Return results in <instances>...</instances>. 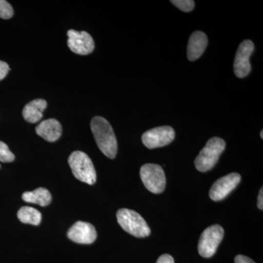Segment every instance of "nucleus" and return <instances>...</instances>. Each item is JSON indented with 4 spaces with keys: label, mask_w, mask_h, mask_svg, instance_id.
Returning a JSON list of instances; mask_svg holds the SVG:
<instances>
[{
    "label": "nucleus",
    "mask_w": 263,
    "mask_h": 263,
    "mask_svg": "<svg viewBox=\"0 0 263 263\" xmlns=\"http://www.w3.org/2000/svg\"><path fill=\"white\" fill-rule=\"evenodd\" d=\"M257 206L259 209L262 210L263 209V190L262 187L259 190L258 199H257Z\"/></svg>",
    "instance_id": "23"
},
{
    "label": "nucleus",
    "mask_w": 263,
    "mask_h": 263,
    "mask_svg": "<svg viewBox=\"0 0 263 263\" xmlns=\"http://www.w3.org/2000/svg\"><path fill=\"white\" fill-rule=\"evenodd\" d=\"M240 180L241 176L237 173H232L223 176L212 185L209 196L214 201L223 200L238 186Z\"/></svg>",
    "instance_id": "10"
},
{
    "label": "nucleus",
    "mask_w": 263,
    "mask_h": 263,
    "mask_svg": "<svg viewBox=\"0 0 263 263\" xmlns=\"http://www.w3.org/2000/svg\"><path fill=\"white\" fill-rule=\"evenodd\" d=\"M91 129L100 150L108 158H115L117 141L110 123L103 117H95L91 120Z\"/></svg>",
    "instance_id": "1"
},
{
    "label": "nucleus",
    "mask_w": 263,
    "mask_h": 263,
    "mask_svg": "<svg viewBox=\"0 0 263 263\" xmlns=\"http://www.w3.org/2000/svg\"><path fill=\"white\" fill-rule=\"evenodd\" d=\"M171 2L173 5L183 12L192 11L195 7V2L193 0H173Z\"/></svg>",
    "instance_id": "19"
},
{
    "label": "nucleus",
    "mask_w": 263,
    "mask_h": 263,
    "mask_svg": "<svg viewBox=\"0 0 263 263\" xmlns=\"http://www.w3.org/2000/svg\"><path fill=\"white\" fill-rule=\"evenodd\" d=\"M10 70L9 65L6 62L0 61V81L6 77Z\"/></svg>",
    "instance_id": "20"
},
{
    "label": "nucleus",
    "mask_w": 263,
    "mask_h": 263,
    "mask_svg": "<svg viewBox=\"0 0 263 263\" xmlns=\"http://www.w3.org/2000/svg\"><path fill=\"white\" fill-rule=\"evenodd\" d=\"M226 146V142L221 138L217 137L211 138L195 159V164L197 171L205 173L212 170L217 163Z\"/></svg>",
    "instance_id": "2"
},
{
    "label": "nucleus",
    "mask_w": 263,
    "mask_h": 263,
    "mask_svg": "<svg viewBox=\"0 0 263 263\" xmlns=\"http://www.w3.org/2000/svg\"><path fill=\"white\" fill-rule=\"evenodd\" d=\"M38 136L48 142L57 141L62 136V128L60 122L54 119H46L35 129Z\"/></svg>",
    "instance_id": "13"
},
{
    "label": "nucleus",
    "mask_w": 263,
    "mask_h": 263,
    "mask_svg": "<svg viewBox=\"0 0 263 263\" xmlns=\"http://www.w3.org/2000/svg\"><path fill=\"white\" fill-rule=\"evenodd\" d=\"M67 45L73 53L84 56L94 51V40L89 33L85 31L78 32L74 29H70L67 32Z\"/></svg>",
    "instance_id": "9"
},
{
    "label": "nucleus",
    "mask_w": 263,
    "mask_h": 263,
    "mask_svg": "<svg viewBox=\"0 0 263 263\" xmlns=\"http://www.w3.org/2000/svg\"><path fill=\"white\" fill-rule=\"evenodd\" d=\"M140 176L143 184L151 193H162L165 189V174L158 164H146L142 166Z\"/></svg>",
    "instance_id": "6"
},
{
    "label": "nucleus",
    "mask_w": 263,
    "mask_h": 263,
    "mask_svg": "<svg viewBox=\"0 0 263 263\" xmlns=\"http://www.w3.org/2000/svg\"><path fill=\"white\" fill-rule=\"evenodd\" d=\"M175 138V131L169 126L153 128L143 133L142 141L148 148H160L170 144Z\"/></svg>",
    "instance_id": "7"
},
{
    "label": "nucleus",
    "mask_w": 263,
    "mask_h": 263,
    "mask_svg": "<svg viewBox=\"0 0 263 263\" xmlns=\"http://www.w3.org/2000/svg\"><path fill=\"white\" fill-rule=\"evenodd\" d=\"M254 50V43L249 40H246L240 43L237 50L234 61L235 75L239 79H243L251 72L250 57Z\"/></svg>",
    "instance_id": "8"
},
{
    "label": "nucleus",
    "mask_w": 263,
    "mask_h": 263,
    "mask_svg": "<svg viewBox=\"0 0 263 263\" xmlns=\"http://www.w3.org/2000/svg\"><path fill=\"white\" fill-rule=\"evenodd\" d=\"M208 37L205 33L197 31L193 33L189 40L187 46V57L190 61H195L200 58L206 49Z\"/></svg>",
    "instance_id": "12"
},
{
    "label": "nucleus",
    "mask_w": 263,
    "mask_h": 263,
    "mask_svg": "<svg viewBox=\"0 0 263 263\" xmlns=\"http://www.w3.org/2000/svg\"><path fill=\"white\" fill-rule=\"evenodd\" d=\"M13 9L11 5L5 0H0V18L9 19L13 15Z\"/></svg>",
    "instance_id": "18"
},
{
    "label": "nucleus",
    "mask_w": 263,
    "mask_h": 263,
    "mask_svg": "<svg viewBox=\"0 0 263 263\" xmlns=\"http://www.w3.org/2000/svg\"><path fill=\"white\" fill-rule=\"evenodd\" d=\"M224 229L219 224L210 226L202 232L198 243V252L205 258H210L215 254L218 247L224 237Z\"/></svg>",
    "instance_id": "5"
},
{
    "label": "nucleus",
    "mask_w": 263,
    "mask_h": 263,
    "mask_svg": "<svg viewBox=\"0 0 263 263\" xmlns=\"http://www.w3.org/2000/svg\"><path fill=\"white\" fill-rule=\"evenodd\" d=\"M15 160V155L10 152L4 142L0 141V162H11Z\"/></svg>",
    "instance_id": "17"
},
{
    "label": "nucleus",
    "mask_w": 263,
    "mask_h": 263,
    "mask_svg": "<svg viewBox=\"0 0 263 263\" xmlns=\"http://www.w3.org/2000/svg\"><path fill=\"white\" fill-rule=\"evenodd\" d=\"M67 236L72 241L80 245H91L97 238V231L89 222L79 221L67 232Z\"/></svg>",
    "instance_id": "11"
},
{
    "label": "nucleus",
    "mask_w": 263,
    "mask_h": 263,
    "mask_svg": "<svg viewBox=\"0 0 263 263\" xmlns=\"http://www.w3.org/2000/svg\"><path fill=\"white\" fill-rule=\"evenodd\" d=\"M19 220L24 224H30L32 226H39L42 219L41 212L34 208L24 206L21 208L18 212Z\"/></svg>",
    "instance_id": "16"
},
{
    "label": "nucleus",
    "mask_w": 263,
    "mask_h": 263,
    "mask_svg": "<svg viewBox=\"0 0 263 263\" xmlns=\"http://www.w3.org/2000/svg\"><path fill=\"white\" fill-rule=\"evenodd\" d=\"M235 263H256L252 259L245 255H237L235 257Z\"/></svg>",
    "instance_id": "22"
},
{
    "label": "nucleus",
    "mask_w": 263,
    "mask_h": 263,
    "mask_svg": "<svg viewBox=\"0 0 263 263\" xmlns=\"http://www.w3.org/2000/svg\"><path fill=\"white\" fill-rule=\"evenodd\" d=\"M260 136H261V138H262V139H263V131H261V133H260Z\"/></svg>",
    "instance_id": "24"
},
{
    "label": "nucleus",
    "mask_w": 263,
    "mask_h": 263,
    "mask_svg": "<svg viewBox=\"0 0 263 263\" xmlns=\"http://www.w3.org/2000/svg\"><path fill=\"white\" fill-rule=\"evenodd\" d=\"M157 263H174V259L170 254H164L157 259Z\"/></svg>",
    "instance_id": "21"
},
{
    "label": "nucleus",
    "mask_w": 263,
    "mask_h": 263,
    "mask_svg": "<svg viewBox=\"0 0 263 263\" xmlns=\"http://www.w3.org/2000/svg\"><path fill=\"white\" fill-rule=\"evenodd\" d=\"M22 199L29 203L37 204L41 206H47L51 203L52 196L50 192L45 188H38L32 192H26Z\"/></svg>",
    "instance_id": "15"
},
{
    "label": "nucleus",
    "mask_w": 263,
    "mask_h": 263,
    "mask_svg": "<svg viewBox=\"0 0 263 263\" xmlns=\"http://www.w3.org/2000/svg\"><path fill=\"white\" fill-rule=\"evenodd\" d=\"M47 107V102L43 99H36L29 102L23 109L24 119L29 123L39 122L43 117V110Z\"/></svg>",
    "instance_id": "14"
},
{
    "label": "nucleus",
    "mask_w": 263,
    "mask_h": 263,
    "mask_svg": "<svg viewBox=\"0 0 263 263\" xmlns=\"http://www.w3.org/2000/svg\"><path fill=\"white\" fill-rule=\"evenodd\" d=\"M68 163L76 179L89 185L96 182L97 174L94 164L84 152L81 151L72 152L69 157Z\"/></svg>",
    "instance_id": "3"
},
{
    "label": "nucleus",
    "mask_w": 263,
    "mask_h": 263,
    "mask_svg": "<svg viewBox=\"0 0 263 263\" xmlns=\"http://www.w3.org/2000/svg\"><path fill=\"white\" fill-rule=\"evenodd\" d=\"M117 217L118 223L122 229L133 236L145 238L151 234V230L146 221L135 211L120 209L118 211Z\"/></svg>",
    "instance_id": "4"
}]
</instances>
